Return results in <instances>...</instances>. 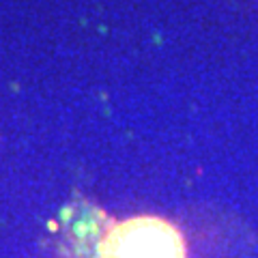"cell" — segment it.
Masks as SVG:
<instances>
[{"label":"cell","instance_id":"obj_1","mask_svg":"<svg viewBox=\"0 0 258 258\" xmlns=\"http://www.w3.org/2000/svg\"><path fill=\"white\" fill-rule=\"evenodd\" d=\"M99 258H185L181 232L159 217L120 222L99 247Z\"/></svg>","mask_w":258,"mask_h":258}]
</instances>
